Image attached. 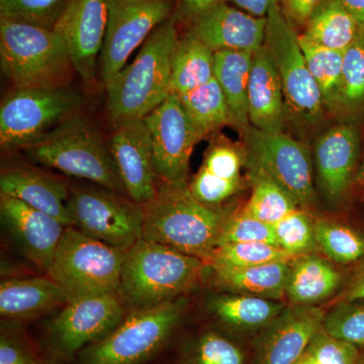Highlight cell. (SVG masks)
<instances>
[{
	"mask_svg": "<svg viewBox=\"0 0 364 364\" xmlns=\"http://www.w3.org/2000/svg\"><path fill=\"white\" fill-rule=\"evenodd\" d=\"M207 269L200 258L141 239L126 251L117 294L128 312L153 308L188 296Z\"/></svg>",
	"mask_w": 364,
	"mask_h": 364,
	"instance_id": "obj_1",
	"label": "cell"
},
{
	"mask_svg": "<svg viewBox=\"0 0 364 364\" xmlns=\"http://www.w3.org/2000/svg\"><path fill=\"white\" fill-rule=\"evenodd\" d=\"M229 217L196 200L188 186L159 183L156 198L145 205L143 239L207 263Z\"/></svg>",
	"mask_w": 364,
	"mask_h": 364,
	"instance_id": "obj_2",
	"label": "cell"
},
{
	"mask_svg": "<svg viewBox=\"0 0 364 364\" xmlns=\"http://www.w3.org/2000/svg\"><path fill=\"white\" fill-rule=\"evenodd\" d=\"M177 40L176 21L167 18L145 41L133 63L107 86V107L112 122L144 119L166 100Z\"/></svg>",
	"mask_w": 364,
	"mask_h": 364,
	"instance_id": "obj_3",
	"label": "cell"
},
{
	"mask_svg": "<svg viewBox=\"0 0 364 364\" xmlns=\"http://www.w3.org/2000/svg\"><path fill=\"white\" fill-rule=\"evenodd\" d=\"M0 64L16 90L68 86L75 71L55 31L4 18H0Z\"/></svg>",
	"mask_w": 364,
	"mask_h": 364,
	"instance_id": "obj_4",
	"label": "cell"
},
{
	"mask_svg": "<svg viewBox=\"0 0 364 364\" xmlns=\"http://www.w3.org/2000/svg\"><path fill=\"white\" fill-rule=\"evenodd\" d=\"M189 305L188 296L130 311L104 338L79 352L77 364H146L166 348Z\"/></svg>",
	"mask_w": 364,
	"mask_h": 364,
	"instance_id": "obj_5",
	"label": "cell"
},
{
	"mask_svg": "<svg viewBox=\"0 0 364 364\" xmlns=\"http://www.w3.org/2000/svg\"><path fill=\"white\" fill-rule=\"evenodd\" d=\"M23 151L41 165L127 195L109 145L80 114L64 119Z\"/></svg>",
	"mask_w": 364,
	"mask_h": 364,
	"instance_id": "obj_6",
	"label": "cell"
},
{
	"mask_svg": "<svg viewBox=\"0 0 364 364\" xmlns=\"http://www.w3.org/2000/svg\"><path fill=\"white\" fill-rule=\"evenodd\" d=\"M126 251L67 227L47 275L65 291L69 301L117 294Z\"/></svg>",
	"mask_w": 364,
	"mask_h": 364,
	"instance_id": "obj_7",
	"label": "cell"
},
{
	"mask_svg": "<svg viewBox=\"0 0 364 364\" xmlns=\"http://www.w3.org/2000/svg\"><path fill=\"white\" fill-rule=\"evenodd\" d=\"M81 104L80 95L68 86L14 90L0 107V145L25 149L77 114Z\"/></svg>",
	"mask_w": 364,
	"mask_h": 364,
	"instance_id": "obj_8",
	"label": "cell"
},
{
	"mask_svg": "<svg viewBox=\"0 0 364 364\" xmlns=\"http://www.w3.org/2000/svg\"><path fill=\"white\" fill-rule=\"evenodd\" d=\"M72 227L112 247L128 250L143 239L145 205L130 196L102 188L70 189Z\"/></svg>",
	"mask_w": 364,
	"mask_h": 364,
	"instance_id": "obj_9",
	"label": "cell"
},
{
	"mask_svg": "<svg viewBox=\"0 0 364 364\" xmlns=\"http://www.w3.org/2000/svg\"><path fill=\"white\" fill-rule=\"evenodd\" d=\"M267 20L264 47L279 73L287 109L303 123L317 124L324 117L326 107L306 65L299 35L279 4L272 6Z\"/></svg>",
	"mask_w": 364,
	"mask_h": 364,
	"instance_id": "obj_10",
	"label": "cell"
},
{
	"mask_svg": "<svg viewBox=\"0 0 364 364\" xmlns=\"http://www.w3.org/2000/svg\"><path fill=\"white\" fill-rule=\"evenodd\" d=\"M245 164L287 191L305 210L316 203L310 152L303 143L284 131L267 132L254 127L244 130Z\"/></svg>",
	"mask_w": 364,
	"mask_h": 364,
	"instance_id": "obj_11",
	"label": "cell"
},
{
	"mask_svg": "<svg viewBox=\"0 0 364 364\" xmlns=\"http://www.w3.org/2000/svg\"><path fill=\"white\" fill-rule=\"evenodd\" d=\"M126 306L117 294L73 299L48 323V346L53 355L69 359L86 346L104 338L126 317Z\"/></svg>",
	"mask_w": 364,
	"mask_h": 364,
	"instance_id": "obj_12",
	"label": "cell"
},
{
	"mask_svg": "<svg viewBox=\"0 0 364 364\" xmlns=\"http://www.w3.org/2000/svg\"><path fill=\"white\" fill-rule=\"evenodd\" d=\"M171 0H109V21L100 58V77L107 87L132 53L168 18Z\"/></svg>",
	"mask_w": 364,
	"mask_h": 364,
	"instance_id": "obj_13",
	"label": "cell"
},
{
	"mask_svg": "<svg viewBox=\"0 0 364 364\" xmlns=\"http://www.w3.org/2000/svg\"><path fill=\"white\" fill-rule=\"evenodd\" d=\"M144 119L150 131L159 183L188 186L189 161L196 144L203 138L189 119L181 97L170 93Z\"/></svg>",
	"mask_w": 364,
	"mask_h": 364,
	"instance_id": "obj_14",
	"label": "cell"
},
{
	"mask_svg": "<svg viewBox=\"0 0 364 364\" xmlns=\"http://www.w3.org/2000/svg\"><path fill=\"white\" fill-rule=\"evenodd\" d=\"M109 14V0H72L53 28L63 40L74 70L85 85L95 79Z\"/></svg>",
	"mask_w": 364,
	"mask_h": 364,
	"instance_id": "obj_15",
	"label": "cell"
},
{
	"mask_svg": "<svg viewBox=\"0 0 364 364\" xmlns=\"http://www.w3.org/2000/svg\"><path fill=\"white\" fill-rule=\"evenodd\" d=\"M107 145L127 195L143 205L152 202L159 181L145 119L117 124Z\"/></svg>",
	"mask_w": 364,
	"mask_h": 364,
	"instance_id": "obj_16",
	"label": "cell"
},
{
	"mask_svg": "<svg viewBox=\"0 0 364 364\" xmlns=\"http://www.w3.org/2000/svg\"><path fill=\"white\" fill-rule=\"evenodd\" d=\"M0 219L21 255L47 274L67 227L51 215L4 195H0Z\"/></svg>",
	"mask_w": 364,
	"mask_h": 364,
	"instance_id": "obj_17",
	"label": "cell"
},
{
	"mask_svg": "<svg viewBox=\"0 0 364 364\" xmlns=\"http://www.w3.org/2000/svg\"><path fill=\"white\" fill-rule=\"evenodd\" d=\"M325 314L312 306L286 308L263 328L255 343L254 364H296L305 356Z\"/></svg>",
	"mask_w": 364,
	"mask_h": 364,
	"instance_id": "obj_18",
	"label": "cell"
},
{
	"mask_svg": "<svg viewBox=\"0 0 364 364\" xmlns=\"http://www.w3.org/2000/svg\"><path fill=\"white\" fill-rule=\"evenodd\" d=\"M267 18H256L220 2L195 18L193 32L213 51L255 53L264 46Z\"/></svg>",
	"mask_w": 364,
	"mask_h": 364,
	"instance_id": "obj_19",
	"label": "cell"
},
{
	"mask_svg": "<svg viewBox=\"0 0 364 364\" xmlns=\"http://www.w3.org/2000/svg\"><path fill=\"white\" fill-rule=\"evenodd\" d=\"M359 136L352 124H338L325 132L315 145L320 188L327 200L343 198L358 162Z\"/></svg>",
	"mask_w": 364,
	"mask_h": 364,
	"instance_id": "obj_20",
	"label": "cell"
},
{
	"mask_svg": "<svg viewBox=\"0 0 364 364\" xmlns=\"http://www.w3.org/2000/svg\"><path fill=\"white\" fill-rule=\"evenodd\" d=\"M0 195L13 196L72 227L68 203L70 188L65 182L28 167H11L0 174Z\"/></svg>",
	"mask_w": 364,
	"mask_h": 364,
	"instance_id": "obj_21",
	"label": "cell"
},
{
	"mask_svg": "<svg viewBox=\"0 0 364 364\" xmlns=\"http://www.w3.org/2000/svg\"><path fill=\"white\" fill-rule=\"evenodd\" d=\"M286 100L272 57L263 46L254 53L248 85L249 122L259 130H284Z\"/></svg>",
	"mask_w": 364,
	"mask_h": 364,
	"instance_id": "obj_22",
	"label": "cell"
},
{
	"mask_svg": "<svg viewBox=\"0 0 364 364\" xmlns=\"http://www.w3.org/2000/svg\"><path fill=\"white\" fill-rule=\"evenodd\" d=\"M69 298L50 277L2 280L0 284V315L2 320H32L54 309L63 308Z\"/></svg>",
	"mask_w": 364,
	"mask_h": 364,
	"instance_id": "obj_23",
	"label": "cell"
},
{
	"mask_svg": "<svg viewBox=\"0 0 364 364\" xmlns=\"http://www.w3.org/2000/svg\"><path fill=\"white\" fill-rule=\"evenodd\" d=\"M286 305L277 299L218 291L205 299V310L222 327L237 331L262 330L279 317Z\"/></svg>",
	"mask_w": 364,
	"mask_h": 364,
	"instance_id": "obj_24",
	"label": "cell"
},
{
	"mask_svg": "<svg viewBox=\"0 0 364 364\" xmlns=\"http://www.w3.org/2000/svg\"><path fill=\"white\" fill-rule=\"evenodd\" d=\"M291 260L245 268L207 265L210 284L218 291L280 299L286 296L287 277Z\"/></svg>",
	"mask_w": 364,
	"mask_h": 364,
	"instance_id": "obj_25",
	"label": "cell"
},
{
	"mask_svg": "<svg viewBox=\"0 0 364 364\" xmlns=\"http://www.w3.org/2000/svg\"><path fill=\"white\" fill-rule=\"evenodd\" d=\"M341 279L327 260L311 253L299 256L289 264L286 296L294 306H314L336 293Z\"/></svg>",
	"mask_w": 364,
	"mask_h": 364,
	"instance_id": "obj_26",
	"label": "cell"
},
{
	"mask_svg": "<svg viewBox=\"0 0 364 364\" xmlns=\"http://www.w3.org/2000/svg\"><path fill=\"white\" fill-rule=\"evenodd\" d=\"M215 76V52L193 31L177 40L171 63L170 93L178 97L195 90Z\"/></svg>",
	"mask_w": 364,
	"mask_h": 364,
	"instance_id": "obj_27",
	"label": "cell"
},
{
	"mask_svg": "<svg viewBox=\"0 0 364 364\" xmlns=\"http://www.w3.org/2000/svg\"><path fill=\"white\" fill-rule=\"evenodd\" d=\"M254 53L220 50L215 52V77L226 97L233 124L249 127L248 85Z\"/></svg>",
	"mask_w": 364,
	"mask_h": 364,
	"instance_id": "obj_28",
	"label": "cell"
},
{
	"mask_svg": "<svg viewBox=\"0 0 364 364\" xmlns=\"http://www.w3.org/2000/svg\"><path fill=\"white\" fill-rule=\"evenodd\" d=\"M363 32L358 21L339 0H327L306 23L301 35L327 49L344 52Z\"/></svg>",
	"mask_w": 364,
	"mask_h": 364,
	"instance_id": "obj_29",
	"label": "cell"
},
{
	"mask_svg": "<svg viewBox=\"0 0 364 364\" xmlns=\"http://www.w3.org/2000/svg\"><path fill=\"white\" fill-rule=\"evenodd\" d=\"M168 364H245V353L224 333L207 329L184 340Z\"/></svg>",
	"mask_w": 364,
	"mask_h": 364,
	"instance_id": "obj_30",
	"label": "cell"
},
{
	"mask_svg": "<svg viewBox=\"0 0 364 364\" xmlns=\"http://www.w3.org/2000/svg\"><path fill=\"white\" fill-rule=\"evenodd\" d=\"M179 97L189 119L203 139L226 124H233L226 97L215 76L205 85Z\"/></svg>",
	"mask_w": 364,
	"mask_h": 364,
	"instance_id": "obj_31",
	"label": "cell"
},
{
	"mask_svg": "<svg viewBox=\"0 0 364 364\" xmlns=\"http://www.w3.org/2000/svg\"><path fill=\"white\" fill-rule=\"evenodd\" d=\"M299 41L309 70L322 95L326 109H340L343 52L315 44L303 35H299Z\"/></svg>",
	"mask_w": 364,
	"mask_h": 364,
	"instance_id": "obj_32",
	"label": "cell"
},
{
	"mask_svg": "<svg viewBox=\"0 0 364 364\" xmlns=\"http://www.w3.org/2000/svg\"><path fill=\"white\" fill-rule=\"evenodd\" d=\"M252 193L243 212L267 224H277L289 213L299 208L293 196L277 182L263 174L250 171Z\"/></svg>",
	"mask_w": 364,
	"mask_h": 364,
	"instance_id": "obj_33",
	"label": "cell"
},
{
	"mask_svg": "<svg viewBox=\"0 0 364 364\" xmlns=\"http://www.w3.org/2000/svg\"><path fill=\"white\" fill-rule=\"evenodd\" d=\"M243 164L245 153L227 141H215L205 152L202 166L196 174L215 186L239 191Z\"/></svg>",
	"mask_w": 364,
	"mask_h": 364,
	"instance_id": "obj_34",
	"label": "cell"
},
{
	"mask_svg": "<svg viewBox=\"0 0 364 364\" xmlns=\"http://www.w3.org/2000/svg\"><path fill=\"white\" fill-rule=\"evenodd\" d=\"M294 258L296 257L272 244L225 243L215 248L207 264L213 267L245 268Z\"/></svg>",
	"mask_w": 364,
	"mask_h": 364,
	"instance_id": "obj_35",
	"label": "cell"
},
{
	"mask_svg": "<svg viewBox=\"0 0 364 364\" xmlns=\"http://www.w3.org/2000/svg\"><path fill=\"white\" fill-rule=\"evenodd\" d=\"M315 236L321 250L335 262L349 264L364 257V237L345 225L316 222Z\"/></svg>",
	"mask_w": 364,
	"mask_h": 364,
	"instance_id": "obj_36",
	"label": "cell"
},
{
	"mask_svg": "<svg viewBox=\"0 0 364 364\" xmlns=\"http://www.w3.org/2000/svg\"><path fill=\"white\" fill-rule=\"evenodd\" d=\"M72 0H0V18L53 30Z\"/></svg>",
	"mask_w": 364,
	"mask_h": 364,
	"instance_id": "obj_37",
	"label": "cell"
},
{
	"mask_svg": "<svg viewBox=\"0 0 364 364\" xmlns=\"http://www.w3.org/2000/svg\"><path fill=\"white\" fill-rule=\"evenodd\" d=\"M277 246L293 256L310 254L317 245L315 223L301 208H296L273 225Z\"/></svg>",
	"mask_w": 364,
	"mask_h": 364,
	"instance_id": "obj_38",
	"label": "cell"
},
{
	"mask_svg": "<svg viewBox=\"0 0 364 364\" xmlns=\"http://www.w3.org/2000/svg\"><path fill=\"white\" fill-rule=\"evenodd\" d=\"M364 105V31L343 52L340 109L355 111Z\"/></svg>",
	"mask_w": 364,
	"mask_h": 364,
	"instance_id": "obj_39",
	"label": "cell"
},
{
	"mask_svg": "<svg viewBox=\"0 0 364 364\" xmlns=\"http://www.w3.org/2000/svg\"><path fill=\"white\" fill-rule=\"evenodd\" d=\"M322 329L335 338L364 346V303L340 304L325 315Z\"/></svg>",
	"mask_w": 364,
	"mask_h": 364,
	"instance_id": "obj_40",
	"label": "cell"
},
{
	"mask_svg": "<svg viewBox=\"0 0 364 364\" xmlns=\"http://www.w3.org/2000/svg\"><path fill=\"white\" fill-rule=\"evenodd\" d=\"M225 243H267L277 246L272 225L260 221L243 210L230 215L227 220L219 245Z\"/></svg>",
	"mask_w": 364,
	"mask_h": 364,
	"instance_id": "obj_41",
	"label": "cell"
},
{
	"mask_svg": "<svg viewBox=\"0 0 364 364\" xmlns=\"http://www.w3.org/2000/svg\"><path fill=\"white\" fill-rule=\"evenodd\" d=\"M21 323L18 321H1L0 364H46L38 356Z\"/></svg>",
	"mask_w": 364,
	"mask_h": 364,
	"instance_id": "obj_42",
	"label": "cell"
},
{
	"mask_svg": "<svg viewBox=\"0 0 364 364\" xmlns=\"http://www.w3.org/2000/svg\"><path fill=\"white\" fill-rule=\"evenodd\" d=\"M305 355L316 364H358L359 359L358 346L335 338L323 329L314 337Z\"/></svg>",
	"mask_w": 364,
	"mask_h": 364,
	"instance_id": "obj_43",
	"label": "cell"
},
{
	"mask_svg": "<svg viewBox=\"0 0 364 364\" xmlns=\"http://www.w3.org/2000/svg\"><path fill=\"white\" fill-rule=\"evenodd\" d=\"M327 0H279L280 9L287 20L293 23H308L313 14L320 9Z\"/></svg>",
	"mask_w": 364,
	"mask_h": 364,
	"instance_id": "obj_44",
	"label": "cell"
},
{
	"mask_svg": "<svg viewBox=\"0 0 364 364\" xmlns=\"http://www.w3.org/2000/svg\"><path fill=\"white\" fill-rule=\"evenodd\" d=\"M241 11H245L256 18H267L268 13L279 0H229Z\"/></svg>",
	"mask_w": 364,
	"mask_h": 364,
	"instance_id": "obj_45",
	"label": "cell"
},
{
	"mask_svg": "<svg viewBox=\"0 0 364 364\" xmlns=\"http://www.w3.org/2000/svg\"><path fill=\"white\" fill-rule=\"evenodd\" d=\"M364 301V263L345 289L341 303Z\"/></svg>",
	"mask_w": 364,
	"mask_h": 364,
	"instance_id": "obj_46",
	"label": "cell"
},
{
	"mask_svg": "<svg viewBox=\"0 0 364 364\" xmlns=\"http://www.w3.org/2000/svg\"><path fill=\"white\" fill-rule=\"evenodd\" d=\"M220 2H222L221 0H182L186 13L193 16V18L210 11Z\"/></svg>",
	"mask_w": 364,
	"mask_h": 364,
	"instance_id": "obj_47",
	"label": "cell"
},
{
	"mask_svg": "<svg viewBox=\"0 0 364 364\" xmlns=\"http://www.w3.org/2000/svg\"><path fill=\"white\" fill-rule=\"evenodd\" d=\"M339 1L356 18L364 31V0H339Z\"/></svg>",
	"mask_w": 364,
	"mask_h": 364,
	"instance_id": "obj_48",
	"label": "cell"
},
{
	"mask_svg": "<svg viewBox=\"0 0 364 364\" xmlns=\"http://www.w3.org/2000/svg\"><path fill=\"white\" fill-rule=\"evenodd\" d=\"M296 364H316V363H314L313 361L311 360V359L308 358V356L305 355Z\"/></svg>",
	"mask_w": 364,
	"mask_h": 364,
	"instance_id": "obj_49",
	"label": "cell"
},
{
	"mask_svg": "<svg viewBox=\"0 0 364 364\" xmlns=\"http://www.w3.org/2000/svg\"><path fill=\"white\" fill-rule=\"evenodd\" d=\"M46 364H47V363H46Z\"/></svg>",
	"mask_w": 364,
	"mask_h": 364,
	"instance_id": "obj_50",
	"label": "cell"
}]
</instances>
